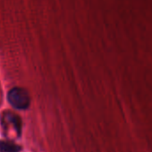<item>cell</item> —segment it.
<instances>
[{"label": "cell", "mask_w": 152, "mask_h": 152, "mask_svg": "<svg viewBox=\"0 0 152 152\" xmlns=\"http://www.w3.org/2000/svg\"><path fill=\"white\" fill-rule=\"evenodd\" d=\"M8 103L15 109L26 110L31 105V97L29 92L21 87H15L7 93Z\"/></svg>", "instance_id": "obj_1"}, {"label": "cell", "mask_w": 152, "mask_h": 152, "mask_svg": "<svg viewBox=\"0 0 152 152\" xmlns=\"http://www.w3.org/2000/svg\"><path fill=\"white\" fill-rule=\"evenodd\" d=\"M3 124L7 123V124H12L15 130V132H17L18 136H21L22 133V121L21 118L17 115H15L11 112H8V114L5 116V119H3Z\"/></svg>", "instance_id": "obj_2"}, {"label": "cell", "mask_w": 152, "mask_h": 152, "mask_svg": "<svg viewBox=\"0 0 152 152\" xmlns=\"http://www.w3.org/2000/svg\"><path fill=\"white\" fill-rule=\"evenodd\" d=\"M21 146L11 140H0V152H20Z\"/></svg>", "instance_id": "obj_3"}]
</instances>
